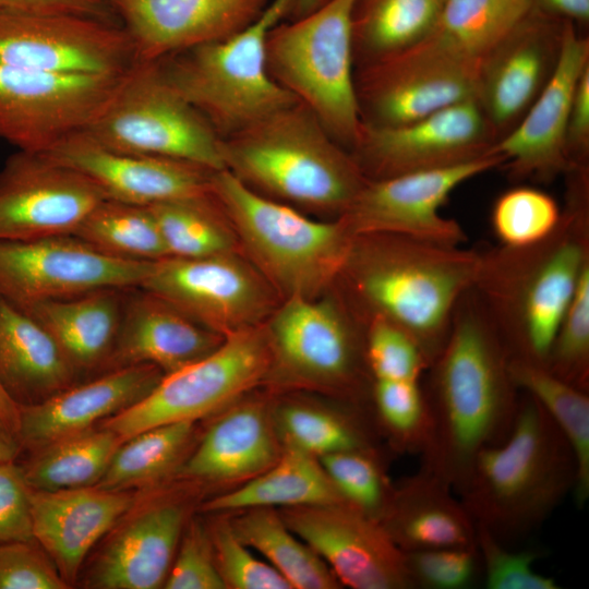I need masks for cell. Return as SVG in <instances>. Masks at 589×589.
<instances>
[{"instance_id":"cell-1","label":"cell","mask_w":589,"mask_h":589,"mask_svg":"<svg viewBox=\"0 0 589 589\" xmlns=\"http://www.w3.org/2000/svg\"><path fill=\"white\" fill-rule=\"evenodd\" d=\"M509 354L473 288L458 301L445 346L422 384L428 432L420 468L456 493L476 455L508 435L519 405Z\"/></svg>"},{"instance_id":"cell-2","label":"cell","mask_w":589,"mask_h":589,"mask_svg":"<svg viewBox=\"0 0 589 589\" xmlns=\"http://www.w3.org/2000/svg\"><path fill=\"white\" fill-rule=\"evenodd\" d=\"M565 173L566 202L553 232L527 247L482 251L473 285L509 358L541 366L589 266L588 165Z\"/></svg>"},{"instance_id":"cell-3","label":"cell","mask_w":589,"mask_h":589,"mask_svg":"<svg viewBox=\"0 0 589 589\" xmlns=\"http://www.w3.org/2000/svg\"><path fill=\"white\" fill-rule=\"evenodd\" d=\"M482 251L402 235L353 236L338 279L366 323L386 320L418 344L430 366L443 350L456 305L476 283ZM364 323V324H365Z\"/></svg>"},{"instance_id":"cell-4","label":"cell","mask_w":589,"mask_h":589,"mask_svg":"<svg viewBox=\"0 0 589 589\" xmlns=\"http://www.w3.org/2000/svg\"><path fill=\"white\" fill-rule=\"evenodd\" d=\"M576 482L566 437L525 393L508 435L476 455L456 494L476 525L506 543L541 526Z\"/></svg>"},{"instance_id":"cell-5","label":"cell","mask_w":589,"mask_h":589,"mask_svg":"<svg viewBox=\"0 0 589 589\" xmlns=\"http://www.w3.org/2000/svg\"><path fill=\"white\" fill-rule=\"evenodd\" d=\"M220 152L224 169L242 183L297 209L339 217L368 181L299 100L221 139Z\"/></svg>"},{"instance_id":"cell-6","label":"cell","mask_w":589,"mask_h":589,"mask_svg":"<svg viewBox=\"0 0 589 589\" xmlns=\"http://www.w3.org/2000/svg\"><path fill=\"white\" fill-rule=\"evenodd\" d=\"M211 192L240 249L280 298H318L338 280L353 239L339 218L306 217L255 192L226 169L212 173Z\"/></svg>"},{"instance_id":"cell-7","label":"cell","mask_w":589,"mask_h":589,"mask_svg":"<svg viewBox=\"0 0 589 589\" xmlns=\"http://www.w3.org/2000/svg\"><path fill=\"white\" fill-rule=\"evenodd\" d=\"M293 8L294 0H272L239 33L157 61L169 84L220 139L298 101L271 76L265 52L269 31Z\"/></svg>"},{"instance_id":"cell-8","label":"cell","mask_w":589,"mask_h":589,"mask_svg":"<svg viewBox=\"0 0 589 589\" xmlns=\"http://www.w3.org/2000/svg\"><path fill=\"white\" fill-rule=\"evenodd\" d=\"M358 0H324L268 33L271 76L305 105L349 152L361 128L354 86L353 12Z\"/></svg>"},{"instance_id":"cell-9","label":"cell","mask_w":589,"mask_h":589,"mask_svg":"<svg viewBox=\"0 0 589 589\" xmlns=\"http://www.w3.org/2000/svg\"><path fill=\"white\" fill-rule=\"evenodd\" d=\"M85 131L115 149L224 169L221 139L169 84L157 61H137Z\"/></svg>"},{"instance_id":"cell-10","label":"cell","mask_w":589,"mask_h":589,"mask_svg":"<svg viewBox=\"0 0 589 589\" xmlns=\"http://www.w3.org/2000/svg\"><path fill=\"white\" fill-rule=\"evenodd\" d=\"M271 364L264 324L231 334L214 352L165 374L144 398L99 425L124 441L154 426L195 422L229 406L267 378Z\"/></svg>"},{"instance_id":"cell-11","label":"cell","mask_w":589,"mask_h":589,"mask_svg":"<svg viewBox=\"0 0 589 589\" xmlns=\"http://www.w3.org/2000/svg\"><path fill=\"white\" fill-rule=\"evenodd\" d=\"M479 69L430 34L405 50L358 65L354 86L362 124L401 125L477 99Z\"/></svg>"},{"instance_id":"cell-12","label":"cell","mask_w":589,"mask_h":589,"mask_svg":"<svg viewBox=\"0 0 589 589\" xmlns=\"http://www.w3.org/2000/svg\"><path fill=\"white\" fill-rule=\"evenodd\" d=\"M272 353L269 375L354 395L365 362L347 311L332 299L288 297L264 323Z\"/></svg>"},{"instance_id":"cell-13","label":"cell","mask_w":589,"mask_h":589,"mask_svg":"<svg viewBox=\"0 0 589 589\" xmlns=\"http://www.w3.org/2000/svg\"><path fill=\"white\" fill-rule=\"evenodd\" d=\"M223 336L260 326L279 296L239 252L155 261L139 287Z\"/></svg>"},{"instance_id":"cell-14","label":"cell","mask_w":589,"mask_h":589,"mask_svg":"<svg viewBox=\"0 0 589 589\" xmlns=\"http://www.w3.org/2000/svg\"><path fill=\"white\" fill-rule=\"evenodd\" d=\"M127 73L68 74L0 65V140L17 151H49L85 130Z\"/></svg>"},{"instance_id":"cell-15","label":"cell","mask_w":589,"mask_h":589,"mask_svg":"<svg viewBox=\"0 0 589 589\" xmlns=\"http://www.w3.org/2000/svg\"><path fill=\"white\" fill-rule=\"evenodd\" d=\"M136 62L119 23L72 13L0 11V65L121 75Z\"/></svg>"},{"instance_id":"cell-16","label":"cell","mask_w":589,"mask_h":589,"mask_svg":"<svg viewBox=\"0 0 589 589\" xmlns=\"http://www.w3.org/2000/svg\"><path fill=\"white\" fill-rule=\"evenodd\" d=\"M154 262L115 257L72 235L0 240V297L24 309L99 289L137 288Z\"/></svg>"},{"instance_id":"cell-17","label":"cell","mask_w":589,"mask_h":589,"mask_svg":"<svg viewBox=\"0 0 589 589\" xmlns=\"http://www.w3.org/2000/svg\"><path fill=\"white\" fill-rule=\"evenodd\" d=\"M496 154L456 166L368 180L338 218L352 236L402 235L442 244L461 245L467 235L441 207L460 184L502 166Z\"/></svg>"},{"instance_id":"cell-18","label":"cell","mask_w":589,"mask_h":589,"mask_svg":"<svg viewBox=\"0 0 589 589\" xmlns=\"http://www.w3.org/2000/svg\"><path fill=\"white\" fill-rule=\"evenodd\" d=\"M496 137L477 99L396 127L362 124L350 151L368 180L456 166L490 154Z\"/></svg>"},{"instance_id":"cell-19","label":"cell","mask_w":589,"mask_h":589,"mask_svg":"<svg viewBox=\"0 0 589 589\" xmlns=\"http://www.w3.org/2000/svg\"><path fill=\"white\" fill-rule=\"evenodd\" d=\"M106 199L77 171L41 153L17 151L0 169V240L73 235Z\"/></svg>"},{"instance_id":"cell-20","label":"cell","mask_w":589,"mask_h":589,"mask_svg":"<svg viewBox=\"0 0 589 589\" xmlns=\"http://www.w3.org/2000/svg\"><path fill=\"white\" fill-rule=\"evenodd\" d=\"M287 526L353 589H413L404 551L382 524L350 504L289 507Z\"/></svg>"},{"instance_id":"cell-21","label":"cell","mask_w":589,"mask_h":589,"mask_svg":"<svg viewBox=\"0 0 589 589\" xmlns=\"http://www.w3.org/2000/svg\"><path fill=\"white\" fill-rule=\"evenodd\" d=\"M589 67V40L563 24L560 56L546 84L516 125L490 149L515 180L549 182L570 167L566 135L578 81Z\"/></svg>"},{"instance_id":"cell-22","label":"cell","mask_w":589,"mask_h":589,"mask_svg":"<svg viewBox=\"0 0 589 589\" xmlns=\"http://www.w3.org/2000/svg\"><path fill=\"white\" fill-rule=\"evenodd\" d=\"M41 154L86 177L107 199L141 206L208 193L214 172L182 160L115 149L85 130Z\"/></svg>"},{"instance_id":"cell-23","label":"cell","mask_w":589,"mask_h":589,"mask_svg":"<svg viewBox=\"0 0 589 589\" xmlns=\"http://www.w3.org/2000/svg\"><path fill=\"white\" fill-rule=\"evenodd\" d=\"M129 34L139 62L230 37L272 0H107Z\"/></svg>"},{"instance_id":"cell-24","label":"cell","mask_w":589,"mask_h":589,"mask_svg":"<svg viewBox=\"0 0 589 589\" xmlns=\"http://www.w3.org/2000/svg\"><path fill=\"white\" fill-rule=\"evenodd\" d=\"M563 25L527 15L481 61L479 103L496 141L510 131L553 73Z\"/></svg>"},{"instance_id":"cell-25","label":"cell","mask_w":589,"mask_h":589,"mask_svg":"<svg viewBox=\"0 0 589 589\" xmlns=\"http://www.w3.org/2000/svg\"><path fill=\"white\" fill-rule=\"evenodd\" d=\"M225 338L161 298L139 287L129 288L104 370L152 364L169 374L207 357Z\"/></svg>"},{"instance_id":"cell-26","label":"cell","mask_w":589,"mask_h":589,"mask_svg":"<svg viewBox=\"0 0 589 589\" xmlns=\"http://www.w3.org/2000/svg\"><path fill=\"white\" fill-rule=\"evenodd\" d=\"M163 376L152 364L122 366L40 402L19 406L16 438L22 452L94 428L144 398Z\"/></svg>"},{"instance_id":"cell-27","label":"cell","mask_w":589,"mask_h":589,"mask_svg":"<svg viewBox=\"0 0 589 589\" xmlns=\"http://www.w3.org/2000/svg\"><path fill=\"white\" fill-rule=\"evenodd\" d=\"M131 491L97 486L32 491L34 540L71 587L94 545L136 504Z\"/></svg>"},{"instance_id":"cell-28","label":"cell","mask_w":589,"mask_h":589,"mask_svg":"<svg viewBox=\"0 0 589 589\" xmlns=\"http://www.w3.org/2000/svg\"><path fill=\"white\" fill-rule=\"evenodd\" d=\"M94 561L87 585L98 589L163 587L184 529L185 509L157 502L131 514Z\"/></svg>"},{"instance_id":"cell-29","label":"cell","mask_w":589,"mask_h":589,"mask_svg":"<svg viewBox=\"0 0 589 589\" xmlns=\"http://www.w3.org/2000/svg\"><path fill=\"white\" fill-rule=\"evenodd\" d=\"M454 493L447 483L419 468L393 489L380 522L405 552L476 546V524Z\"/></svg>"},{"instance_id":"cell-30","label":"cell","mask_w":589,"mask_h":589,"mask_svg":"<svg viewBox=\"0 0 589 589\" xmlns=\"http://www.w3.org/2000/svg\"><path fill=\"white\" fill-rule=\"evenodd\" d=\"M79 372L48 330L0 297V386L17 405L40 402L72 386Z\"/></svg>"},{"instance_id":"cell-31","label":"cell","mask_w":589,"mask_h":589,"mask_svg":"<svg viewBox=\"0 0 589 589\" xmlns=\"http://www.w3.org/2000/svg\"><path fill=\"white\" fill-rule=\"evenodd\" d=\"M280 453L265 409L241 405L213 423L177 474L215 482L252 479L273 466Z\"/></svg>"},{"instance_id":"cell-32","label":"cell","mask_w":589,"mask_h":589,"mask_svg":"<svg viewBox=\"0 0 589 589\" xmlns=\"http://www.w3.org/2000/svg\"><path fill=\"white\" fill-rule=\"evenodd\" d=\"M125 291L99 289L21 310L48 330L80 373L104 368L118 334Z\"/></svg>"},{"instance_id":"cell-33","label":"cell","mask_w":589,"mask_h":589,"mask_svg":"<svg viewBox=\"0 0 589 589\" xmlns=\"http://www.w3.org/2000/svg\"><path fill=\"white\" fill-rule=\"evenodd\" d=\"M347 503L315 456L285 443L277 461L239 489L216 496L205 512L284 508ZM348 504V503H347Z\"/></svg>"},{"instance_id":"cell-34","label":"cell","mask_w":589,"mask_h":589,"mask_svg":"<svg viewBox=\"0 0 589 589\" xmlns=\"http://www.w3.org/2000/svg\"><path fill=\"white\" fill-rule=\"evenodd\" d=\"M230 520L236 536L271 564L293 589H335L341 585L326 563L272 507L240 510Z\"/></svg>"},{"instance_id":"cell-35","label":"cell","mask_w":589,"mask_h":589,"mask_svg":"<svg viewBox=\"0 0 589 589\" xmlns=\"http://www.w3.org/2000/svg\"><path fill=\"white\" fill-rule=\"evenodd\" d=\"M445 0H358L352 21L354 68L399 52L434 29Z\"/></svg>"},{"instance_id":"cell-36","label":"cell","mask_w":589,"mask_h":589,"mask_svg":"<svg viewBox=\"0 0 589 589\" xmlns=\"http://www.w3.org/2000/svg\"><path fill=\"white\" fill-rule=\"evenodd\" d=\"M123 440L100 426L52 441L29 452L21 465L34 490L57 491L95 486Z\"/></svg>"},{"instance_id":"cell-37","label":"cell","mask_w":589,"mask_h":589,"mask_svg":"<svg viewBox=\"0 0 589 589\" xmlns=\"http://www.w3.org/2000/svg\"><path fill=\"white\" fill-rule=\"evenodd\" d=\"M514 384L532 396L566 437L577 462L573 496L581 507L589 498V392L579 389L544 366L509 359Z\"/></svg>"},{"instance_id":"cell-38","label":"cell","mask_w":589,"mask_h":589,"mask_svg":"<svg viewBox=\"0 0 589 589\" xmlns=\"http://www.w3.org/2000/svg\"><path fill=\"white\" fill-rule=\"evenodd\" d=\"M194 423L154 426L125 438L95 485L110 491H131L154 485L179 470L187 458Z\"/></svg>"},{"instance_id":"cell-39","label":"cell","mask_w":589,"mask_h":589,"mask_svg":"<svg viewBox=\"0 0 589 589\" xmlns=\"http://www.w3.org/2000/svg\"><path fill=\"white\" fill-rule=\"evenodd\" d=\"M533 5L534 0H445L430 35L456 55L481 64Z\"/></svg>"},{"instance_id":"cell-40","label":"cell","mask_w":589,"mask_h":589,"mask_svg":"<svg viewBox=\"0 0 589 589\" xmlns=\"http://www.w3.org/2000/svg\"><path fill=\"white\" fill-rule=\"evenodd\" d=\"M147 207L169 256L194 259L241 250L232 226L212 192Z\"/></svg>"},{"instance_id":"cell-41","label":"cell","mask_w":589,"mask_h":589,"mask_svg":"<svg viewBox=\"0 0 589 589\" xmlns=\"http://www.w3.org/2000/svg\"><path fill=\"white\" fill-rule=\"evenodd\" d=\"M72 236L115 257L154 262L169 256L147 206L106 199Z\"/></svg>"},{"instance_id":"cell-42","label":"cell","mask_w":589,"mask_h":589,"mask_svg":"<svg viewBox=\"0 0 589 589\" xmlns=\"http://www.w3.org/2000/svg\"><path fill=\"white\" fill-rule=\"evenodd\" d=\"M284 442L315 457L370 447L365 434L350 418L303 405H289L278 413Z\"/></svg>"},{"instance_id":"cell-43","label":"cell","mask_w":589,"mask_h":589,"mask_svg":"<svg viewBox=\"0 0 589 589\" xmlns=\"http://www.w3.org/2000/svg\"><path fill=\"white\" fill-rule=\"evenodd\" d=\"M562 209L548 193L528 187L502 194L492 211V227L502 245L520 248L550 236Z\"/></svg>"},{"instance_id":"cell-44","label":"cell","mask_w":589,"mask_h":589,"mask_svg":"<svg viewBox=\"0 0 589 589\" xmlns=\"http://www.w3.org/2000/svg\"><path fill=\"white\" fill-rule=\"evenodd\" d=\"M318 460L348 504L381 520L394 486L371 447L337 452Z\"/></svg>"},{"instance_id":"cell-45","label":"cell","mask_w":589,"mask_h":589,"mask_svg":"<svg viewBox=\"0 0 589 589\" xmlns=\"http://www.w3.org/2000/svg\"><path fill=\"white\" fill-rule=\"evenodd\" d=\"M371 393L378 420L395 446L420 454L428 432L422 382L375 378Z\"/></svg>"},{"instance_id":"cell-46","label":"cell","mask_w":589,"mask_h":589,"mask_svg":"<svg viewBox=\"0 0 589 589\" xmlns=\"http://www.w3.org/2000/svg\"><path fill=\"white\" fill-rule=\"evenodd\" d=\"M544 368L564 382L589 392V266L580 276Z\"/></svg>"},{"instance_id":"cell-47","label":"cell","mask_w":589,"mask_h":589,"mask_svg":"<svg viewBox=\"0 0 589 589\" xmlns=\"http://www.w3.org/2000/svg\"><path fill=\"white\" fill-rule=\"evenodd\" d=\"M364 357L372 380L420 382L430 368L412 337L381 317L365 323Z\"/></svg>"},{"instance_id":"cell-48","label":"cell","mask_w":589,"mask_h":589,"mask_svg":"<svg viewBox=\"0 0 589 589\" xmlns=\"http://www.w3.org/2000/svg\"><path fill=\"white\" fill-rule=\"evenodd\" d=\"M477 527V549L485 588L489 589H558L550 576L534 570L540 557L534 549L513 551L486 528Z\"/></svg>"},{"instance_id":"cell-49","label":"cell","mask_w":589,"mask_h":589,"mask_svg":"<svg viewBox=\"0 0 589 589\" xmlns=\"http://www.w3.org/2000/svg\"><path fill=\"white\" fill-rule=\"evenodd\" d=\"M209 534L216 565L227 588L292 589L271 564L257 557L236 536L229 521H216Z\"/></svg>"},{"instance_id":"cell-50","label":"cell","mask_w":589,"mask_h":589,"mask_svg":"<svg viewBox=\"0 0 589 589\" xmlns=\"http://www.w3.org/2000/svg\"><path fill=\"white\" fill-rule=\"evenodd\" d=\"M404 557L413 589L471 588L481 572L477 545L404 551Z\"/></svg>"},{"instance_id":"cell-51","label":"cell","mask_w":589,"mask_h":589,"mask_svg":"<svg viewBox=\"0 0 589 589\" xmlns=\"http://www.w3.org/2000/svg\"><path fill=\"white\" fill-rule=\"evenodd\" d=\"M167 589H226L218 572L211 534L199 521L182 532L163 586Z\"/></svg>"},{"instance_id":"cell-52","label":"cell","mask_w":589,"mask_h":589,"mask_svg":"<svg viewBox=\"0 0 589 589\" xmlns=\"http://www.w3.org/2000/svg\"><path fill=\"white\" fill-rule=\"evenodd\" d=\"M53 562L35 540L0 543V589H67Z\"/></svg>"},{"instance_id":"cell-53","label":"cell","mask_w":589,"mask_h":589,"mask_svg":"<svg viewBox=\"0 0 589 589\" xmlns=\"http://www.w3.org/2000/svg\"><path fill=\"white\" fill-rule=\"evenodd\" d=\"M32 491L21 464L0 461V543L34 540Z\"/></svg>"},{"instance_id":"cell-54","label":"cell","mask_w":589,"mask_h":589,"mask_svg":"<svg viewBox=\"0 0 589 589\" xmlns=\"http://www.w3.org/2000/svg\"><path fill=\"white\" fill-rule=\"evenodd\" d=\"M570 164H587L589 147V67L582 72L572 103L567 135Z\"/></svg>"},{"instance_id":"cell-55","label":"cell","mask_w":589,"mask_h":589,"mask_svg":"<svg viewBox=\"0 0 589 589\" xmlns=\"http://www.w3.org/2000/svg\"><path fill=\"white\" fill-rule=\"evenodd\" d=\"M57 12L119 23L107 0H0V11Z\"/></svg>"},{"instance_id":"cell-56","label":"cell","mask_w":589,"mask_h":589,"mask_svg":"<svg viewBox=\"0 0 589 589\" xmlns=\"http://www.w3.org/2000/svg\"><path fill=\"white\" fill-rule=\"evenodd\" d=\"M549 8L567 17L587 21L589 0H542Z\"/></svg>"},{"instance_id":"cell-57","label":"cell","mask_w":589,"mask_h":589,"mask_svg":"<svg viewBox=\"0 0 589 589\" xmlns=\"http://www.w3.org/2000/svg\"><path fill=\"white\" fill-rule=\"evenodd\" d=\"M0 421L16 437L19 428V406L5 394L0 386Z\"/></svg>"},{"instance_id":"cell-58","label":"cell","mask_w":589,"mask_h":589,"mask_svg":"<svg viewBox=\"0 0 589 589\" xmlns=\"http://www.w3.org/2000/svg\"><path fill=\"white\" fill-rule=\"evenodd\" d=\"M21 453L19 441L0 421V461L16 460Z\"/></svg>"},{"instance_id":"cell-59","label":"cell","mask_w":589,"mask_h":589,"mask_svg":"<svg viewBox=\"0 0 589 589\" xmlns=\"http://www.w3.org/2000/svg\"><path fill=\"white\" fill-rule=\"evenodd\" d=\"M324 0H294L292 17L301 16L316 9Z\"/></svg>"}]
</instances>
